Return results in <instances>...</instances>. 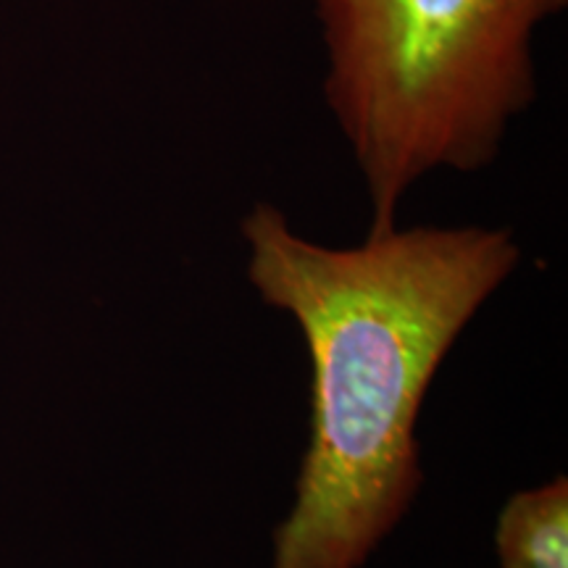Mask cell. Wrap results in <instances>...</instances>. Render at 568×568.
I'll return each mask as SVG.
<instances>
[{"label": "cell", "mask_w": 568, "mask_h": 568, "mask_svg": "<svg viewBox=\"0 0 568 568\" xmlns=\"http://www.w3.org/2000/svg\"><path fill=\"white\" fill-rule=\"evenodd\" d=\"M247 282L301 326L311 429L272 568H361L424 485L416 424L432 382L521 264L508 226H410L332 247L255 203Z\"/></svg>", "instance_id": "cell-1"}, {"label": "cell", "mask_w": 568, "mask_h": 568, "mask_svg": "<svg viewBox=\"0 0 568 568\" xmlns=\"http://www.w3.org/2000/svg\"><path fill=\"white\" fill-rule=\"evenodd\" d=\"M326 55L324 101L372 209L397 226L435 172L474 174L537 101L535 42L568 0H311Z\"/></svg>", "instance_id": "cell-2"}, {"label": "cell", "mask_w": 568, "mask_h": 568, "mask_svg": "<svg viewBox=\"0 0 568 568\" xmlns=\"http://www.w3.org/2000/svg\"><path fill=\"white\" fill-rule=\"evenodd\" d=\"M500 568H568V479L514 493L495 524Z\"/></svg>", "instance_id": "cell-3"}]
</instances>
